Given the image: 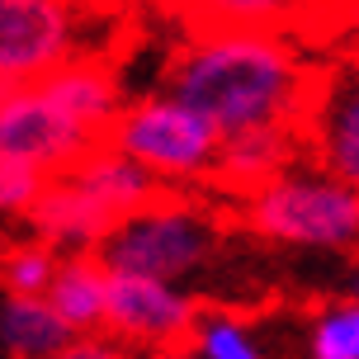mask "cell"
Returning <instances> with one entry per match:
<instances>
[{
    "instance_id": "obj_1",
    "label": "cell",
    "mask_w": 359,
    "mask_h": 359,
    "mask_svg": "<svg viewBox=\"0 0 359 359\" xmlns=\"http://www.w3.org/2000/svg\"><path fill=\"white\" fill-rule=\"evenodd\" d=\"M322 67H307L288 34L274 29H198L175 48L165 90L194 104L208 123L232 137L246 128L298 123Z\"/></svg>"
},
{
    "instance_id": "obj_2",
    "label": "cell",
    "mask_w": 359,
    "mask_h": 359,
    "mask_svg": "<svg viewBox=\"0 0 359 359\" xmlns=\"http://www.w3.org/2000/svg\"><path fill=\"white\" fill-rule=\"evenodd\" d=\"M236 222L284 246L350 251L359 246V189L307 156L241 198Z\"/></svg>"
},
{
    "instance_id": "obj_3",
    "label": "cell",
    "mask_w": 359,
    "mask_h": 359,
    "mask_svg": "<svg viewBox=\"0 0 359 359\" xmlns=\"http://www.w3.org/2000/svg\"><path fill=\"white\" fill-rule=\"evenodd\" d=\"M217 222L213 213H203L198 203L180 198L175 189L156 203H147L137 213H128L100 246L114 274H151V279H170L198 269L217 246Z\"/></svg>"
},
{
    "instance_id": "obj_4",
    "label": "cell",
    "mask_w": 359,
    "mask_h": 359,
    "mask_svg": "<svg viewBox=\"0 0 359 359\" xmlns=\"http://www.w3.org/2000/svg\"><path fill=\"white\" fill-rule=\"evenodd\" d=\"M104 142L128 151L133 161H142L165 184H194V180L208 184L217 151H222V133L194 104H184L180 95L165 90V95H147L137 104H123Z\"/></svg>"
},
{
    "instance_id": "obj_5",
    "label": "cell",
    "mask_w": 359,
    "mask_h": 359,
    "mask_svg": "<svg viewBox=\"0 0 359 359\" xmlns=\"http://www.w3.org/2000/svg\"><path fill=\"white\" fill-rule=\"evenodd\" d=\"M81 0H0V86H38L81 57Z\"/></svg>"
},
{
    "instance_id": "obj_6",
    "label": "cell",
    "mask_w": 359,
    "mask_h": 359,
    "mask_svg": "<svg viewBox=\"0 0 359 359\" xmlns=\"http://www.w3.org/2000/svg\"><path fill=\"white\" fill-rule=\"evenodd\" d=\"M198 326H203V303L184 298L170 288V279H151V274H114L109 269V312L104 331L133 350H151V355H175L184 345H194Z\"/></svg>"
},
{
    "instance_id": "obj_7",
    "label": "cell",
    "mask_w": 359,
    "mask_h": 359,
    "mask_svg": "<svg viewBox=\"0 0 359 359\" xmlns=\"http://www.w3.org/2000/svg\"><path fill=\"white\" fill-rule=\"evenodd\" d=\"M100 142L104 137L90 133L76 114H67L43 86L0 90V151L43 165L48 175H62L76 161H86Z\"/></svg>"
},
{
    "instance_id": "obj_8",
    "label": "cell",
    "mask_w": 359,
    "mask_h": 359,
    "mask_svg": "<svg viewBox=\"0 0 359 359\" xmlns=\"http://www.w3.org/2000/svg\"><path fill=\"white\" fill-rule=\"evenodd\" d=\"M303 147L317 165L359 189V62H336L317 72L303 114Z\"/></svg>"
},
{
    "instance_id": "obj_9",
    "label": "cell",
    "mask_w": 359,
    "mask_h": 359,
    "mask_svg": "<svg viewBox=\"0 0 359 359\" xmlns=\"http://www.w3.org/2000/svg\"><path fill=\"white\" fill-rule=\"evenodd\" d=\"M303 128L298 123H269V128H246V133H232L222 137V151H217V165L208 184L222 189V194L246 198L255 194L260 184L288 170V165L303 156Z\"/></svg>"
},
{
    "instance_id": "obj_10",
    "label": "cell",
    "mask_w": 359,
    "mask_h": 359,
    "mask_svg": "<svg viewBox=\"0 0 359 359\" xmlns=\"http://www.w3.org/2000/svg\"><path fill=\"white\" fill-rule=\"evenodd\" d=\"M24 222L34 227V236L53 241L62 255L100 251V246H104V236L118 227V217L109 213L95 194H86L72 175H53V180H48L43 198L29 208Z\"/></svg>"
},
{
    "instance_id": "obj_11",
    "label": "cell",
    "mask_w": 359,
    "mask_h": 359,
    "mask_svg": "<svg viewBox=\"0 0 359 359\" xmlns=\"http://www.w3.org/2000/svg\"><path fill=\"white\" fill-rule=\"evenodd\" d=\"M165 10L189 29H274L298 34L322 24L326 0H161Z\"/></svg>"
},
{
    "instance_id": "obj_12",
    "label": "cell",
    "mask_w": 359,
    "mask_h": 359,
    "mask_svg": "<svg viewBox=\"0 0 359 359\" xmlns=\"http://www.w3.org/2000/svg\"><path fill=\"white\" fill-rule=\"evenodd\" d=\"M62 175H72L86 194H95L118 222H123L128 213H137V208H147V203H156V198L170 194V184H165L161 175H151L142 161H133V156L118 151L114 142H100L86 161H76L72 170H62Z\"/></svg>"
},
{
    "instance_id": "obj_13",
    "label": "cell",
    "mask_w": 359,
    "mask_h": 359,
    "mask_svg": "<svg viewBox=\"0 0 359 359\" xmlns=\"http://www.w3.org/2000/svg\"><path fill=\"white\" fill-rule=\"evenodd\" d=\"M38 86L48 90L67 114H76L90 133H100V137H109V128L118 123V114H123L118 76L109 67V57H100V53L72 57L67 67H57V72L48 76V81H38Z\"/></svg>"
},
{
    "instance_id": "obj_14",
    "label": "cell",
    "mask_w": 359,
    "mask_h": 359,
    "mask_svg": "<svg viewBox=\"0 0 359 359\" xmlns=\"http://www.w3.org/2000/svg\"><path fill=\"white\" fill-rule=\"evenodd\" d=\"M76 341V326L48 303V293H0V355L57 359Z\"/></svg>"
},
{
    "instance_id": "obj_15",
    "label": "cell",
    "mask_w": 359,
    "mask_h": 359,
    "mask_svg": "<svg viewBox=\"0 0 359 359\" xmlns=\"http://www.w3.org/2000/svg\"><path fill=\"white\" fill-rule=\"evenodd\" d=\"M48 303L76 326V331H100L109 312V265L100 251H76L62 255L57 279L48 288Z\"/></svg>"
},
{
    "instance_id": "obj_16",
    "label": "cell",
    "mask_w": 359,
    "mask_h": 359,
    "mask_svg": "<svg viewBox=\"0 0 359 359\" xmlns=\"http://www.w3.org/2000/svg\"><path fill=\"white\" fill-rule=\"evenodd\" d=\"M62 265V251L43 236L0 246V293H48Z\"/></svg>"
},
{
    "instance_id": "obj_17",
    "label": "cell",
    "mask_w": 359,
    "mask_h": 359,
    "mask_svg": "<svg viewBox=\"0 0 359 359\" xmlns=\"http://www.w3.org/2000/svg\"><path fill=\"white\" fill-rule=\"evenodd\" d=\"M48 170L34 161H24V156H10V151H0V217H29L43 189H48Z\"/></svg>"
},
{
    "instance_id": "obj_18",
    "label": "cell",
    "mask_w": 359,
    "mask_h": 359,
    "mask_svg": "<svg viewBox=\"0 0 359 359\" xmlns=\"http://www.w3.org/2000/svg\"><path fill=\"white\" fill-rule=\"evenodd\" d=\"M312 359H359V298L331 307L312 326Z\"/></svg>"
},
{
    "instance_id": "obj_19",
    "label": "cell",
    "mask_w": 359,
    "mask_h": 359,
    "mask_svg": "<svg viewBox=\"0 0 359 359\" xmlns=\"http://www.w3.org/2000/svg\"><path fill=\"white\" fill-rule=\"evenodd\" d=\"M194 345H198V355H203V359H260L255 341L246 336V326L236 322V317H222V312L203 317Z\"/></svg>"
},
{
    "instance_id": "obj_20",
    "label": "cell",
    "mask_w": 359,
    "mask_h": 359,
    "mask_svg": "<svg viewBox=\"0 0 359 359\" xmlns=\"http://www.w3.org/2000/svg\"><path fill=\"white\" fill-rule=\"evenodd\" d=\"M57 359H137L133 355V345L128 341H118L114 331H76V341L62 350Z\"/></svg>"
},
{
    "instance_id": "obj_21",
    "label": "cell",
    "mask_w": 359,
    "mask_h": 359,
    "mask_svg": "<svg viewBox=\"0 0 359 359\" xmlns=\"http://www.w3.org/2000/svg\"><path fill=\"white\" fill-rule=\"evenodd\" d=\"M355 15H359V0H326L322 24H326V19H336V24H341V19H355Z\"/></svg>"
},
{
    "instance_id": "obj_22",
    "label": "cell",
    "mask_w": 359,
    "mask_h": 359,
    "mask_svg": "<svg viewBox=\"0 0 359 359\" xmlns=\"http://www.w3.org/2000/svg\"><path fill=\"white\" fill-rule=\"evenodd\" d=\"M156 359H189V355H180V350H175V355H156Z\"/></svg>"
},
{
    "instance_id": "obj_23",
    "label": "cell",
    "mask_w": 359,
    "mask_h": 359,
    "mask_svg": "<svg viewBox=\"0 0 359 359\" xmlns=\"http://www.w3.org/2000/svg\"><path fill=\"white\" fill-rule=\"evenodd\" d=\"M0 90H5V86H0Z\"/></svg>"
},
{
    "instance_id": "obj_24",
    "label": "cell",
    "mask_w": 359,
    "mask_h": 359,
    "mask_svg": "<svg viewBox=\"0 0 359 359\" xmlns=\"http://www.w3.org/2000/svg\"><path fill=\"white\" fill-rule=\"evenodd\" d=\"M355 19H359V15H355Z\"/></svg>"
}]
</instances>
